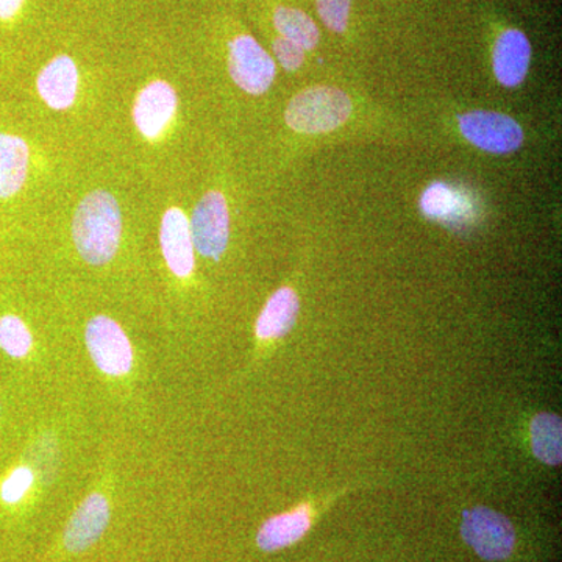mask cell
I'll use <instances>...</instances> for the list:
<instances>
[{
    "label": "cell",
    "instance_id": "1",
    "mask_svg": "<svg viewBox=\"0 0 562 562\" xmlns=\"http://www.w3.org/2000/svg\"><path fill=\"white\" fill-rule=\"evenodd\" d=\"M122 236L121 206L109 191L98 190L85 195L72 221V239L85 261L106 265L120 249Z\"/></svg>",
    "mask_w": 562,
    "mask_h": 562
},
{
    "label": "cell",
    "instance_id": "2",
    "mask_svg": "<svg viewBox=\"0 0 562 562\" xmlns=\"http://www.w3.org/2000/svg\"><path fill=\"white\" fill-rule=\"evenodd\" d=\"M351 110L349 95L338 88H310L294 95L284 120L294 132L316 135L341 127L349 120Z\"/></svg>",
    "mask_w": 562,
    "mask_h": 562
},
{
    "label": "cell",
    "instance_id": "3",
    "mask_svg": "<svg viewBox=\"0 0 562 562\" xmlns=\"http://www.w3.org/2000/svg\"><path fill=\"white\" fill-rule=\"evenodd\" d=\"M461 535L464 541L486 561H502L512 554L516 532L503 514L476 506L462 516Z\"/></svg>",
    "mask_w": 562,
    "mask_h": 562
},
{
    "label": "cell",
    "instance_id": "4",
    "mask_svg": "<svg viewBox=\"0 0 562 562\" xmlns=\"http://www.w3.org/2000/svg\"><path fill=\"white\" fill-rule=\"evenodd\" d=\"M228 72L247 94H265L276 80L277 66L254 36L238 35L228 43Z\"/></svg>",
    "mask_w": 562,
    "mask_h": 562
},
{
    "label": "cell",
    "instance_id": "5",
    "mask_svg": "<svg viewBox=\"0 0 562 562\" xmlns=\"http://www.w3.org/2000/svg\"><path fill=\"white\" fill-rule=\"evenodd\" d=\"M194 250L210 260H221L231 238V213L220 191H209L198 202L191 217Z\"/></svg>",
    "mask_w": 562,
    "mask_h": 562
},
{
    "label": "cell",
    "instance_id": "6",
    "mask_svg": "<svg viewBox=\"0 0 562 562\" xmlns=\"http://www.w3.org/2000/svg\"><path fill=\"white\" fill-rule=\"evenodd\" d=\"M462 136L490 154H512L524 144L519 122L497 111H471L458 116Z\"/></svg>",
    "mask_w": 562,
    "mask_h": 562
},
{
    "label": "cell",
    "instance_id": "7",
    "mask_svg": "<svg viewBox=\"0 0 562 562\" xmlns=\"http://www.w3.org/2000/svg\"><path fill=\"white\" fill-rule=\"evenodd\" d=\"M87 346L92 361L106 375L121 376L132 371V344L121 325L110 317L95 316L90 321Z\"/></svg>",
    "mask_w": 562,
    "mask_h": 562
},
{
    "label": "cell",
    "instance_id": "8",
    "mask_svg": "<svg viewBox=\"0 0 562 562\" xmlns=\"http://www.w3.org/2000/svg\"><path fill=\"white\" fill-rule=\"evenodd\" d=\"M179 95L166 80H154L139 91L133 105V122L146 139L160 138L176 117Z\"/></svg>",
    "mask_w": 562,
    "mask_h": 562
},
{
    "label": "cell",
    "instance_id": "9",
    "mask_svg": "<svg viewBox=\"0 0 562 562\" xmlns=\"http://www.w3.org/2000/svg\"><path fill=\"white\" fill-rule=\"evenodd\" d=\"M160 244L162 257L173 276L184 279L194 271V244L191 225L180 209H169L161 220Z\"/></svg>",
    "mask_w": 562,
    "mask_h": 562
},
{
    "label": "cell",
    "instance_id": "10",
    "mask_svg": "<svg viewBox=\"0 0 562 562\" xmlns=\"http://www.w3.org/2000/svg\"><path fill=\"white\" fill-rule=\"evenodd\" d=\"M79 81L76 61L69 55H58L41 69L36 88L40 98L49 109L65 111L76 102Z\"/></svg>",
    "mask_w": 562,
    "mask_h": 562
},
{
    "label": "cell",
    "instance_id": "11",
    "mask_svg": "<svg viewBox=\"0 0 562 562\" xmlns=\"http://www.w3.org/2000/svg\"><path fill=\"white\" fill-rule=\"evenodd\" d=\"M530 63L531 44L524 32L509 29L495 41L492 68L503 87H519L527 77Z\"/></svg>",
    "mask_w": 562,
    "mask_h": 562
},
{
    "label": "cell",
    "instance_id": "12",
    "mask_svg": "<svg viewBox=\"0 0 562 562\" xmlns=\"http://www.w3.org/2000/svg\"><path fill=\"white\" fill-rule=\"evenodd\" d=\"M110 522L109 501L101 494H91L74 516L65 530V546L69 552L80 553L90 549L92 543L106 530Z\"/></svg>",
    "mask_w": 562,
    "mask_h": 562
},
{
    "label": "cell",
    "instance_id": "13",
    "mask_svg": "<svg viewBox=\"0 0 562 562\" xmlns=\"http://www.w3.org/2000/svg\"><path fill=\"white\" fill-rule=\"evenodd\" d=\"M31 166V149L18 135L0 133V199H10L22 190Z\"/></svg>",
    "mask_w": 562,
    "mask_h": 562
},
{
    "label": "cell",
    "instance_id": "14",
    "mask_svg": "<svg viewBox=\"0 0 562 562\" xmlns=\"http://www.w3.org/2000/svg\"><path fill=\"white\" fill-rule=\"evenodd\" d=\"M299 316V297L291 288H281L266 303L257 321V335L261 339H277L294 327Z\"/></svg>",
    "mask_w": 562,
    "mask_h": 562
},
{
    "label": "cell",
    "instance_id": "15",
    "mask_svg": "<svg viewBox=\"0 0 562 562\" xmlns=\"http://www.w3.org/2000/svg\"><path fill=\"white\" fill-rule=\"evenodd\" d=\"M310 528V513L306 508L272 517L262 525L257 535V543L265 552H276L303 538Z\"/></svg>",
    "mask_w": 562,
    "mask_h": 562
},
{
    "label": "cell",
    "instance_id": "16",
    "mask_svg": "<svg viewBox=\"0 0 562 562\" xmlns=\"http://www.w3.org/2000/svg\"><path fill=\"white\" fill-rule=\"evenodd\" d=\"M273 27L281 38L292 41L305 52L313 50L321 41L316 22L302 10L292 7H279L273 11Z\"/></svg>",
    "mask_w": 562,
    "mask_h": 562
},
{
    "label": "cell",
    "instance_id": "17",
    "mask_svg": "<svg viewBox=\"0 0 562 562\" xmlns=\"http://www.w3.org/2000/svg\"><path fill=\"white\" fill-rule=\"evenodd\" d=\"M531 449L539 461L560 464L562 458L561 417L554 414H538L531 422Z\"/></svg>",
    "mask_w": 562,
    "mask_h": 562
},
{
    "label": "cell",
    "instance_id": "18",
    "mask_svg": "<svg viewBox=\"0 0 562 562\" xmlns=\"http://www.w3.org/2000/svg\"><path fill=\"white\" fill-rule=\"evenodd\" d=\"M420 211L432 221H454L464 206L460 192L449 184L435 181L422 192Z\"/></svg>",
    "mask_w": 562,
    "mask_h": 562
},
{
    "label": "cell",
    "instance_id": "19",
    "mask_svg": "<svg viewBox=\"0 0 562 562\" xmlns=\"http://www.w3.org/2000/svg\"><path fill=\"white\" fill-rule=\"evenodd\" d=\"M32 333L24 321L14 314L0 317V349L11 358H24L32 350Z\"/></svg>",
    "mask_w": 562,
    "mask_h": 562
},
{
    "label": "cell",
    "instance_id": "20",
    "mask_svg": "<svg viewBox=\"0 0 562 562\" xmlns=\"http://www.w3.org/2000/svg\"><path fill=\"white\" fill-rule=\"evenodd\" d=\"M322 22L335 33H344L349 24L351 0H316Z\"/></svg>",
    "mask_w": 562,
    "mask_h": 562
},
{
    "label": "cell",
    "instance_id": "21",
    "mask_svg": "<svg viewBox=\"0 0 562 562\" xmlns=\"http://www.w3.org/2000/svg\"><path fill=\"white\" fill-rule=\"evenodd\" d=\"M33 480H35V475H33L31 468L21 465V468L14 469L2 484L0 497H2L3 502L9 503V505L21 502L29 490H31Z\"/></svg>",
    "mask_w": 562,
    "mask_h": 562
},
{
    "label": "cell",
    "instance_id": "22",
    "mask_svg": "<svg viewBox=\"0 0 562 562\" xmlns=\"http://www.w3.org/2000/svg\"><path fill=\"white\" fill-rule=\"evenodd\" d=\"M273 55H276L277 61L283 66L284 69L297 70L305 61V50L302 49L297 44L292 43L290 40H284L279 36L272 43Z\"/></svg>",
    "mask_w": 562,
    "mask_h": 562
},
{
    "label": "cell",
    "instance_id": "23",
    "mask_svg": "<svg viewBox=\"0 0 562 562\" xmlns=\"http://www.w3.org/2000/svg\"><path fill=\"white\" fill-rule=\"evenodd\" d=\"M25 0H0V21H13L20 14Z\"/></svg>",
    "mask_w": 562,
    "mask_h": 562
}]
</instances>
